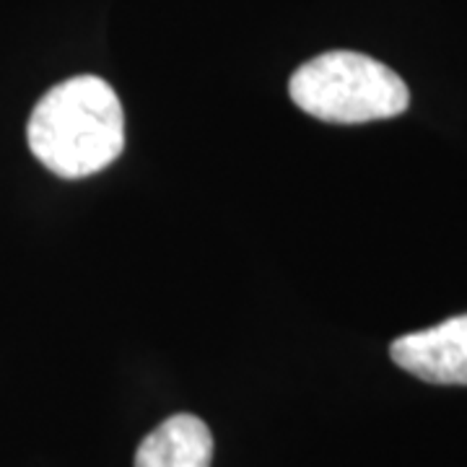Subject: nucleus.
Wrapping results in <instances>:
<instances>
[{"label":"nucleus","instance_id":"nucleus-1","mask_svg":"<svg viewBox=\"0 0 467 467\" xmlns=\"http://www.w3.org/2000/svg\"><path fill=\"white\" fill-rule=\"evenodd\" d=\"M26 140L42 167L78 180L107 169L125 149V115L99 76H76L36 101Z\"/></svg>","mask_w":467,"mask_h":467},{"label":"nucleus","instance_id":"nucleus-3","mask_svg":"<svg viewBox=\"0 0 467 467\" xmlns=\"http://www.w3.org/2000/svg\"><path fill=\"white\" fill-rule=\"evenodd\" d=\"M389 356L423 382L467 387V315L402 335L392 343Z\"/></svg>","mask_w":467,"mask_h":467},{"label":"nucleus","instance_id":"nucleus-4","mask_svg":"<svg viewBox=\"0 0 467 467\" xmlns=\"http://www.w3.org/2000/svg\"><path fill=\"white\" fill-rule=\"evenodd\" d=\"M213 434L205 420L177 413L159 423L135 451V467H211Z\"/></svg>","mask_w":467,"mask_h":467},{"label":"nucleus","instance_id":"nucleus-2","mask_svg":"<svg viewBox=\"0 0 467 467\" xmlns=\"http://www.w3.org/2000/svg\"><path fill=\"white\" fill-rule=\"evenodd\" d=\"M294 104L333 125H361L402 115L410 91L400 76L364 52H322L294 70L288 81Z\"/></svg>","mask_w":467,"mask_h":467}]
</instances>
